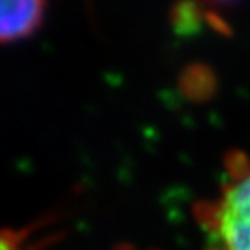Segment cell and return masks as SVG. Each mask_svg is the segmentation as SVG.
<instances>
[{"label": "cell", "mask_w": 250, "mask_h": 250, "mask_svg": "<svg viewBox=\"0 0 250 250\" xmlns=\"http://www.w3.org/2000/svg\"><path fill=\"white\" fill-rule=\"evenodd\" d=\"M228 172L221 196L200 205L198 219L212 236L210 250H250V162L236 153Z\"/></svg>", "instance_id": "6da1fadb"}, {"label": "cell", "mask_w": 250, "mask_h": 250, "mask_svg": "<svg viewBox=\"0 0 250 250\" xmlns=\"http://www.w3.org/2000/svg\"><path fill=\"white\" fill-rule=\"evenodd\" d=\"M47 0H0V43L31 37L42 26Z\"/></svg>", "instance_id": "7a4b0ae2"}, {"label": "cell", "mask_w": 250, "mask_h": 250, "mask_svg": "<svg viewBox=\"0 0 250 250\" xmlns=\"http://www.w3.org/2000/svg\"><path fill=\"white\" fill-rule=\"evenodd\" d=\"M245 0H183L172 12V20L177 30H195L200 23L223 31L226 26L221 12L233 9Z\"/></svg>", "instance_id": "3957f363"}, {"label": "cell", "mask_w": 250, "mask_h": 250, "mask_svg": "<svg viewBox=\"0 0 250 250\" xmlns=\"http://www.w3.org/2000/svg\"><path fill=\"white\" fill-rule=\"evenodd\" d=\"M181 87L193 99L207 98L208 94H210V89L214 87V80H212L208 70L195 66L191 70L184 71Z\"/></svg>", "instance_id": "277c9868"}, {"label": "cell", "mask_w": 250, "mask_h": 250, "mask_svg": "<svg viewBox=\"0 0 250 250\" xmlns=\"http://www.w3.org/2000/svg\"><path fill=\"white\" fill-rule=\"evenodd\" d=\"M37 226H26L23 229H0V250H30L28 242L35 233Z\"/></svg>", "instance_id": "5b68a950"}]
</instances>
